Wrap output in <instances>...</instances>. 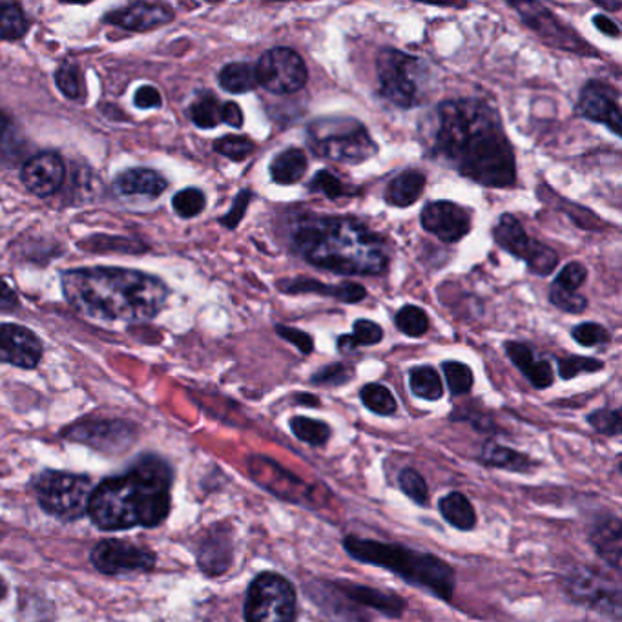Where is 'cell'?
<instances>
[{
  "label": "cell",
  "instance_id": "5b68a950",
  "mask_svg": "<svg viewBox=\"0 0 622 622\" xmlns=\"http://www.w3.org/2000/svg\"><path fill=\"white\" fill-rule=\"evenodd\" d=\"M343 548L362 564L391 571L402 581L426 590L440 601H453L457 582L455 570L433 553L411 550L394 542L360 539L356 535H347L343 539Z\"/></svg>",
  "mask_w": 622,
  "mask_h": 622
},
{
  "label": "cell",
  "instance_id": "9f6ffc18",
  "mask_svg": "<svg viewBox=\"0 0 622 622\" xmlns=\"http://www.w3.org/2000/svg\"><path fill=\"white\" fill-rule=\"evenodd\" d=\"M221 121L225 123V125L232 126V128H241L243 126V110L239 108L238 103H229L223 104L221 106Z\"/></svg>",
  "mask_w": 622,
  "mask_h": 622
},
{
  "label": "cell",
  "instance_id": "c3c4849f",
  "mask_svg": "<svg viewBox=\"0 0 622 622\" xmlns=\"http://www.w3.org/2000/svg\"><path fill=\"white\" fill-rule=\"evenodd\" d=\"M586 278H588V269L579 261H571L560 270L557 280L553 281V287L562 289V291L575 292L586 281Z\"/></svg>",
  "mask_w": 622,
  "mask_h": 622
},
{
  "label": "cell",
  "instance_id": "d590c367",
  "mask_svg": "<svg viewBox=\"0 0 622 622\" xmlns=\"http://www.w3.org/2000/svg\"><path fill=\"white\" fill-rule=\"evenodd\" d=\"M221 106L218 97L210 92H203V94L197 97L196 101L190 106V119L197 128H203V130H210V128H216L221 125Z\"/></svg>",
  "mask_w": 622,
  "mask_h": 622
},
{
  "label": "cell",
  "instance_id": "8d00e7d4",
  "mask_svg": "<svg viewBox=\"0 0 622 622\" xmlns=\"http://www.w3.org/2000/svg\"><path fill=\"white\" fill-rule=\"evenodd\" d=\"M55 84L59 92L70 101H84V77L79 64L73 61H64L55 70Z\"/></svg>",
  "mask_w": 622,
  "mask_h": 622
},
{
  "label": "cell",
  "instance_id": "52a82bcc",
  "mask_svg": "<svg viewBox=\"0 0 622 622\" xmlns=\"http://www.w3.org/2000/svg\"><path fill=\"white\" fill-rule=\"evenodd\" d=\"M307 146L314 156L336 163H365L378 152L367 128L353 117H325L307 128Z\"/></svg>",
  "mask_w": 622,
  "mask_h": 622
},
{
  "label": "cell",
  "instance_id": "9a60e30c",
  "mask_svg": "<svg viewBox=\"0 0 622 622\" xmlns=\"http://www.w3.org/2000/svg\"><path fill=\"white\" fill-rule=\"evenodd\" d=\"M95 570L108 577L150 573L156 568V553L119 539L101 540L90 553Z\"/></svg>",
  "mask_w": 622,
  "mask_h": 622
},
{
  "label": "cell",
  "instance_id": "7bdbcfd3",
  "mask_svg": "<svg viewBox=\"0 0 622 622\" xmlns=\"http://www.w3.org/2000/svg\"><path fill=\"white\" fill-rule=\"evenodd\" d=\"M256 145L249 137L243 135H225L214 143V150L221 156L229 157L230 161H245L254 152Z\"/></svg>",
  "mask_w": 622,
  "mask_h": 622
},
{
  "label": "cell",
  "instance_id": "277c9868",
  "mask_svg": "<svg viewBox=\"0 0 622 622\" xmlns=\"http://www.w3.org/2000/svg\"><path fill=\"white\" fill-rule=\"evenodd\" d=\"M291 245L314 267L343 276H380L389 267L384 236L358 219L301 216L292 225Z\"/></svg>",
  "mask_w": 622,
  "mask_h": 622
},
{
  "label": "cell",
  "instance_id": "f1b7e54d",
  "mask_svg": "<svg viewBox=\"0 0 622 622\" xmlns=\"http://www.w3.org/2000/svg\"><path fill=\"white\" fill-rule=\"evenodd\" d=\"M438 509L447 524L455 529L471 531L477 526V511L473 508L471 500L458 491L440 498Z\"/></svg>",
  "mask_w": 622,
  "mask_h": 622
},
{
  "label": "cell",
  "instance_id": "e575fe53",
  "mask_svg": "<svg viewBox=\"0 0 622 622\" xmlns=\"http://www.w3.org/2000/svg\"><path fill=\"white\" fill-rule=\"evenodd\" d=\"M291 431L294 436L309 444V446L320 447L325 446L331 438V427L327 426L322 420L309 418V416H294L289 422Z\"/></svg>",
  "mask_w": 622,
  "mask_h": 622
},
{
  "label": "cell",
  "instance_id": "4dcf8cb0",
  "mask_svg": "<svg viewBox=\"0 0 622 622\" xmlns=\"http://www.w3.org/2000/svg\"><path fill=\"white\" fill-rule=\"evenodd\" d=\"M219 84L229 94H249L258 88L254 64L230 63L219 72Z\"/></svg>",
  "mask_w": 622,
  "mask_h": 622
},
{
  "label": "cell",
  "instance_id": "7402d4cb",
  "mask_svg": "<svg viewBox=\"0 0 622 622\" xmlns=\"http://www.w3.org/2000/svg\"><path fill=\"white\" fill-rule=\"evenodd\" d=\"M234 559V542L229 524H216L199 544L197 564L208 577L227 573Z\"/></svg>",
  "mask_w": 622,
  "mask_h": 622
},
{
  "label": "cell",
  "instance_id": "6da1fadb",
  "mask_svg": "<svg viewBox=\"0 0 622 622\" xmlns=\"http://www.w3.org/2000/svg\"><path fill=\"white\" fill-rule=\"evenodd\" d=\"M431 154L489 188L517 183V163L497 110L480 99L444 101L431 126Z\"/></svg>",
  "mask_w": 622,
  "mask_h": 622
},
{
  "label": "cell",
  "instance_id": "ac0fdd59",
  "mask_svg": "<svg viewBox=\"0 0 622 622\" xmlns=\"http://www.w3.org/2000/svg\"><path fill=\"white\" fill-rule=\"evenodd\" d=\"M41 338L17 323H0V363L35 369L42 360Z\"/></svg>",
  "mask_w": 622,
  "mask_h": 622
},
{
  "label": "cell",
  "instance_id": "6125c7cd",
  "mask_svg": "<svg viewBox=\"0 0 622 622\" xmlns=\"http://www.w3.org/2000/svg\"><path fill=\"white\" fill-rule=\"evenodd\" d=\"M6 595H8V582L0 577V601L6 599Z\"/></svg>",
  "mask_w": 622,
  "mask_h": 622
},
{
  "label": "cell",
  "instance_id": "3957f363",
  "mask_svg": "<svg viewBox=\"0 0 622 622\" xmlns=\"http://www.w3.org/2000/svg\"><path fill=\"white\" fill-rule=\"evenodd\" d=\"M174 469L159 455H141L119 477L106 478L92 491L88 515L103 531L156 528L172 508Z\"/></svg>",
  "mask_w": 622,
  "mask_h": 622
},
{
  "label": "cell",
  "instance_id": "d6986e66",
  "mask_svg": "<svg viewBox=\"0 0 622 622\" xmlns=\"http://www.w3.org/2000/svg\"><path fill=\"white\" fill-rule=\"evenodd\" d=\"M176 19V13L163 2H135L125 8L110 11L103 17L104 24L117 26L126 32L145 33L166 26Z\"/></svg>",
  "mask_w": 622,
  "mask_h": 622
},
{
  "label": "cell",
  "instance_id": "f5cc1de1",
  "mask_svg": "<svg viewBox=\"0 0 622 622\" xmlns=\"http://www.w3.org/2000/svg\"><path fill=\"white\" fill-rule=\"evenodd\" d=\"M276 332L285 342L292 343L301 354H311L314 351V340L307 332L300 331L296 327H289V325H276Z\"/></svg>",
  "mask_w": 622,
  "mask_h": 622
},
{
  "label": "cell",
  "instance_id": "680465c9",
  "mask_svg": "<svg viewBox=\"0 0 622 622\" xmlns=\"http://www.w3.org/2000/svg\"><path fill=\"white\" fill-rule=\"evenodd\" d=\"M15 139V126L11 123L10 117L0 110V150L10 145Z\"/></svg>",
  "mask_w": 622,
  "mask_h": 622
},
{
  "label": "cell",
  "instance_id": "f546056e",
  "mask_svg": "<svg viewBox=\"0 0 622 622\" xmlns=\"http://www.w3.org/2000/svg\"><path fill=\"white\" fill-rule=\"evenodd\" d=\"M480 460L486 466L506 469V471H513V473H528L535 467V462L531 458L511 449V447L500 446L497 442H488L486 446L482 447Z\"/></svg>",
  "mask_w": 622,
  "mask_h": 622
},
{
  "label": "cell",
  "instance_id": "484cf974",
  "mask_svg": "<svg viewBox=\"0 0 622 622\" xmlns=\"http://www.w3.org/2000/svg\"><path fill=\"white\" fill-rule=\"evenodd\" d=\"M506 354L513 365L529 380V384L537 389H546L553 384V369L550 362L535 360L533 351L528 345L519 342H508L504 345Z\"/></svg>",
  "mask_w": 622,
  "mask_h": 622
},
{
  "label": "cell",
  "instance_id": "bcb514c9",
  "mask_svg": "<svg viewBox=\"0 0 622 622\" xmlns=\"http://www.w3.org/2000/svg\"><path fill=\"white\" fill-rule=\"evenodd\" d=\"M353 367L347 363H329L322 367L316 374H312L311 382L316 385H338L347 384L353 378Z\"/></svg>",
  "mask_w": 622,
  "mask_h": 622
},
{
  "label": "cell",
  "instance_id": "be15d7a7",
  "mask_svg": "<svg viewBox=\"0 0 622 622\" xmlns=\"http://www.w3.org/2000/svg\"><path fill=\"white\" fill-rule=\"evenodd\" d=\"M0 539H2V535H0Z\"/></svg>",
  "mask_w": 622,
  "mask_h": 622
},
{
  "label": "cell",
  "instance_id": "681fc988",
  "mask_svg": "<svg viewBox=\"0 0 622 622\" xmlns=\"http://www.w3.org/2000/svg\"><path fill=\"white\" fill-rule=\"evenodd\" d=\"M550 301L557 309L568 314H581L588 307V300L579 292L562 291L553 285L550 289Z\"/></svg>",
  "mask_w": 622,
  "mask_h": 622
},
{
  "label": "cell",
  "instance_id": "4fadbf2b",
  "mask_svg": "<svg viewBox=\"0 0 622 622\" xmlns=\"http://www.w3.org/2000/svg\"><path fill=\"white\" fill-rule=\"evenodd\" d=\"M258 86L276 95L300 92L309 81V72L300 53L291 48H272L254 64Z\"/></svg>",
  "mask_w": 622,
  "mask_h": 622
},
{
  "label": "cell",
  "instance_id": "94428289",
  "mask_svg": "<svg viewBox=\"0 0 622 622\" xmlns=\"http://www.w3.org/2000/svg\"><path fill=\"white\" fill-rule=\"evenodd\" d=\"M597 6H601V8L608 11L621 10V2H606V0H597Z\"/></svg>",
  "mask_w": 622,
  "mask_h": 622
},
{
  "label": "cell",
  "instance_id": "6f0895ef",
  "mask_svg": "<svg viewBox=\"0 0 622 622\" xmlns=\"http://www.w3.org/2000/svg\"><path fill=\"white\" fill-rule=\"evenodd\" d=\"M593 24H595V28H597L599 32L608 35V37H619V35H621L619 26H617L608 15H604V13L595 15V17H593Z\"/></svg>",
  "mask_w": 622,
  "mask_h": 622
},
{
  "label": "cell",
  "instance_id": "5bb4252c",
  "mask_svg": "<svg viewBox=\"0 0 622 622\" xmlns=\"http://www.w3.org/2000/svg\"><path fill=\"white\" fill-rule=\"evenodd\" d=\"M70 442L84 444L106 457L123 455L137 440V427L126 420H83L64 429Z\"/></svg>",
  "mask_w": 622,
  "mask_h": 622
},
{
  "label": "cell",
  "instance_id": "91938a15",
  "mask_svg": "<svg viewBox=\"0 0 622 622\" xmlns=\"http://www.w3.org/2000/svg\"><path fill=\"white\" fill-rule=\"evenodd\" d=\"M296 404L309 405V407H318V405H320V398L309 393L296 394Z\"/></svg>",
  "mask_w": 622,
  "mask_h": 622
},
{
  "label": "cell",
  "instance_id": "ffe728a7",
  "mask_svg": "<svg viewBox=\"0 0 622 622\" xmlns=\"http://www.w3.org/2000/svg\"><path fill=\"white\" fill-rule=\"evenodd\" d=\"M66 166L55 152H39L30 157L21 170V181L33 196L50 197L64 185Z\"/></svg>",
  "mask_w": 622,
  "mask_h": 622
},
{
  "label": "cell",
  "instance_id": "7c38bea8",
  "mask_svg": "<svg viewBox=\"0 0 622 622\" xmlns=\"http://www.w3.org/2000/svg\"><path fill=\"white\" fill-rule=\"evenodd\" d=\"M493 238L511 256L526 261L528 269L537 276H550L559 265V254L537 239L529 238L519 219L511 214L500 216Z\"/></svg>",
  "mask_w": 622,
  "mask_h": 622
},
{
  "label": "cell",
  "instance_id": "603a6c76",
  "mask_svg": "<svg viewBox=\"0 0 622 622\" xmlns=\"http://www.w3.org/2000/svg\"><path fill=\"white\" fill-rule=\"evenodd\" d=\"M588 539L593 550L597 551V555L608 566H612L615 571H621L622 524L617 515L602 513L591 520Z\"/></svg>",
  "mask_w": 622,
  "mask_h": 622
},
{
  "label": "cell",
  "instance_id": "e0dca14e",
  "mask_svg": "<svg viewBox=\"0 0 622 622\" xmlns=\"http://www.w3.org/2000/svg\"><path fill=\"white\" fill-rule=\"evenodd\" d=\"M577 114L608 126L613 134H622V114L619 106V94L610 84L602 81H590L584 84L577 103Z\"/></svg>",
  "mask_w": 622,
  "mask_h": 622
},
{
  "label": "cell",
  "instance_id": "d6a6232c",
  "mask_svg": "<svg viewBox=\"0 0 622 622\" xmlns=\"http://www.w3.org/2000/svg\"><path fill=\"white\" fill-rule=\"evenodd\" d=\"M409 385L415 396L427 402H436L444 396L442 378L431 365H420V367L411 369Z\"/></svg>",
  "mask_w": 622,
  "mask_h": 622
},
{
  "label": "cell",
  "instance_id": "44dd1931",
  "mask_svg": "<svg viewBox=\"0 0 622 622\" xmlns=\"http://www.w3.org/2000/svg\"><path fill=\"white\" fill-rule=\"evenodd\" d=\"M422 227L446 243H457L471 230L466 208L451 201H431L422 210Z\"/></svg>",
  "mask_w": 622,
  "mask_h": 622
},
{
  "label": "cell",
  "instance_id": "b9f144b4",
  "mask_svg": "<svg viewBox=\"0 0 622 622\" xmlns=\"http://www.w3.org/2000/svg\"><path fill=\"white\" fill-rule=\"evenodd\" d=\"M398 486L402 489L405 497L411 498L418 506L426 508L427 504H429L427 482L413 467H407L398 475Z\"/></svg>",
  "mask_w": 622,
  "mask_h": 622
},
{
  "label": "cell",
  "instance_id": "1f68e13d",
  "mask_svg": "<svg viewBox=\"0 0 622 622\" xmlns=\"http://www.w3.org/2000/svg\"><path fill=\"white\" fill-rule=\"evenodd\" d=\"M30 30V21L17 2H0V41H21Z\"/></svg>",
  "mask_w": 622,
  "mask_h": 622
},
{
  "label": "cell",
  "instance_id": "d4e9b609",
  "mask_svg": "<svg viewBox=\"0 0 622 622\" xmlns=\"http://www.w3.org/2000/svg\"><path fill=\"white\" fill-rule=\"evenodd\" d=\"M114 188L121 196L156 199L168 188V181L152 168H128L115 177Z\"/></svg>",
  "mask_w": 622,
  "mask_h": 622
},
{
  "label": "cell",
  "instance_id": "ab89813d",
  "mask_svg": "<svg viewBox=\"0 0 622 622\" xmlns=\"http://www.w3.org/2000/svg\"><path fill=\"white\" fill-rule=\"evenodd\" d=\"M172 205H174V210H176L179 218L192 219L205 210L207 197L199 188H183L177 192L176 196L172 197Z\"/></svg>",
  "mask_w": 622,
  "mask_h": 622
},
{
  "label": "cell",
  "instance_id": "30bf717a",
  "mask_svg": "<svg viewBox=\"0 0 622 622\" xmlns=\"http://www.w3.org/2000/svg\"><path fill=\"white\" fill-rule=\"evenodd\" d=\"M422 63L407 53L385 48L376 57L380 95L398 108H413L420 101Z\"/></svg>",
  "mask_w": 622,
  "mask_h": 622
},
{
  "label": "cell",
  "instance_id": "60d3db41",
  "mask_svg": "<svg viewBox=\"0 0 622 622\" xmlns=\"http://www.w3.org/2000/svg\"><path fill=\"white\" fill-rule=\"evenodd\" d=\"M442 371L446 374L447 387L453 396H462L473 389V371L466 363L451 362L442 363Z\"/></svg>",
  "mask_w": 622,
  "mask_h": 622
},
{
  "label": "cell",
  "instance_id": "8992f818",
  "mask_svg": "<svg viewBox=\"0 0 622 622\" xmlns=\"http://www.w3.org/2000/svg\"><path fill=\"white\" fill-rule=\"evenodd\" d=\"M314 591L316 595H311L312 599L334 622H369L367 612L400 619L407 608L405 599L393 591L376 590L351 581L314 582Z\"/></svg>",
  "mask_w": 622,
  "mask_h": 622
},
{
  "label": "cell",
  "instance_id": "816d5d0a",
  "mask_svg": "<svg viewBox=\"0 0 622 622\" xmlns=\"http://www.w3.org/2000/svg\"><path fill=\"white\" fill-rule=\"evenodd\" d=\"M252 197H254V194H252V190H249V188L239 190L238 196L234 199V205H232V208L223 218L219 219V223L229 230L238 229L241 219L245 218V214H247V208H249Z\"/></svg>",
  "mask_w": 622,
  "mask_h": 622
},
{
  "label": "cell",
  "instance_id": "ee69618b",
  "mask_svg": "<svg viewBox=\"0 0 622 622\" xmlns=\"http://www.w3.org/2000/svg\"><path fill=\"white\" fill-rule=\"evenodd\" d=\"M602 367L604 363L601 360L586 356H568L559 360V374L562 380H573L579 374L597 373L602 371Z\"/></svg>",
  "mask_w": 622,
  "mask_h": 622
},
{
  "label": "cell",
  "instance_id": "7dc6e473",
  "mask_svg": "<svg viewBox=\"0 0 622 622\" xmlns=\"http://www.w3.org/2000/svg\"><path fill=\"white\" fill-rule=\"evenodd\" d=\"M590 424L597 433L617 436L621 433V411L619 409H599L588 415Z\"/></svg>",
  "mask_w": 622,
  "mask_h": 622
},
{
  "label": "cell",
  "instance_id": "8fae6325",
  "mask_svg": "<svg viewBox=\"0 0 622 622\" xmlns=\"http://www.w3.org/2000/svg\"><path fill=\"white\" fill-rule=\"evenodd\" d=\"M564 591L577 604L593 608L615 621L621 619V582L606 571L591 566L573 568L564 577Z\"/></svg>",
  "mask_w": 622,
  "mask_h": 622
},
{
  "label": "cell",
  "instance_id": "cb8c5ba5",
  "mask_svg": "<svg viewBox=\"0 0 622 622\" xmlns=\"http://www.w3.org/2000/svg\"><path fill=\"white\" fill-rule=\"evenodd\" d=\"M278 287L283 294H320V296H329L343 303H360L367 298L365 287L354 281H345L340 285H327L322 281L303 276V278L280 280Z\"/></svg>",
  "mask_w": 622,
  "mask_h": 622
},
{
  "label": "cell",
  "instance_id": "db71d44e",
  "mask_svg": "<svg viewBox=\"0 0 622 622\" xmlns=\"http://www.w3.org/2000/svg\"><path fill=\"white\" fill-rule=\"evenodd\" d=\"M134 104L141 110H152V108H161L163 104V97L159 94L156 86H150L145 84L141 88H137V92L134 95Z\"/></svg>",
  "mask_w": 622,
  "mask_h": 622
},
{
  "label": "cell",
  "instance_id": "f35d334b",
  "mask_svg": "<svg viewBox=\"0 0 622 622\" xmlns=\"http://www.w3.org/2000/svg\"><path fill=\"white\" fill-rule=\"evenodd\" d=\"M394 323L398 331L404 332L405 336H411V338H420L429 331V318H427L426 311L416 305L402 307L396 312Z\"/></svg>",
  "mask_w": 622,
  "mask_h": 622
},
{
  "label": "cell",
  "instance_id": "2e32d148",
  "mask_svg": "<svg viewBox=\"0 0 622 622\" xmlns=\"http://www.w3.org/2000/svg\"><path fill=\"white\" fill-rule=\"evenodd\" d=\"M511 8L519 11L520 17L528 24L533 32L539 33L544 42L550 46H557L568 52L579 53V55H597L595 50H591L588 42L582 41L581 37L571 28H566L560 24L555 15L550 10H546L542 4L533 2H520V4H509Z\"/></svg>",
  "mask_w": 622,
  "mask_h": 622
},
{
  "label": "cell",
  "instance_id": "836d02e7",
  "mask_svg": "<svg viewBox=\"0 0 622 622\" xmlns=\"http://www.w3.org/2000/svg\"><path fill=\"white\" fill-rule=\"evenodd\" d=\"M384 340V329L371 320H356L353 334H343L338 338V349L351 353L356 347H369Z\"/></svg>",
  "mask_w": 622,
  "mask_h": 622
},
{
  "label": "cell",
  "instance_id": "ba28073f",
  "mask_svg": "<svg viewBox=\"0 0 622 622\" xmlns=\"http://www.w3.org/2000/svg\"><path fill=\"white\" fill-rule=\"evenodd\" d=\"M32 486L39 506L55 519L72 522L88 515L94 491L90 477L46 469L33 478Z\"/></svg>",
  "mask_w": 622,
  "mask_h": 622
},
{
  "label": "cell",
  "instance_id": "83f0119b",
  "mask_svg": "<svg viewBox=\"0 0 622 622\" xmlns=\"http://www.w3.org/2000/svg\"><path fill=\"white\" fill-rule=\"evenodd\" d=\"M309 161L300 148H289L272 159L270 177L278 185H294L307 174Z\"/></svg>",
  "mask_w": 622,
  "mask_h": 622
},
{
  "label": "cell",
  "instance_id": "11a10c76",
  "mask_svg": "<svg viewBox=\"0 0 622 622\" xmlns=\"http://www.w3.org/2000/svg\"><path fill=\"white\" fill-rule=\"evenodd\" d=\"M21 300L17 291L10 287V283L0 278V312H11L19 309Z\"/></svg>",
  "mask_w": 622,
  "mask_h": 622
},
{
  "label": "cell",
  "instance_id": "74e56055",
  "mask_svg": "<svg viewBox=\"0 0 622 622\" xmlns=\"http://www.w3.org/2000/svg\"><path fill=\"white\" fill-rule=\"evenodd\" d=\"M360 398L363 405L373 411L374 415L391 416L398 409L394 394L382 384L363 385Z\"/></svg>",
  "mask_w": 622,
  "mask_h": 622
},
{
  "label": "cell",
  "instance_id": "9c48e42d",
  "mask_svg": "<svg viewBox=\"0 0 622 622\" xmlns=\"http://www.w3.org/2000/svg\"><path fill=\"white\" fill-rule=\"evenodd\" d=\"M298 595L287 577L263 571L250 582L245 599L247 622H296Z\"/></svg>",
  "mask_w": 622,
  "mask_h": 622
},
{
  "label": "cell",
  "instance_id": "7a4b0ae2",
  "mask_svg": "<svg viewBox=\"0 0 622 622\" xmlns=\"http://www.w3.org/2000/svg\"><path fill=\"white\" fill-rule=\"evenodd\" d=\"M61 287L73 311L95 322H150L170 296L165 281L121 267L64 270Z\"/></svg>",
  "mask_w": 622,
  "mask_h": 622
},
{
  "label": "cell",
  "instance_id": "f907efd6",
  "mask_svg": "<svg viewBox=\"0 0 622 622\" xmlns=\"http://www.w3.org/2000/svg\"><path fill=\"white\" fill-rule=\"evenodd\" d=\"M309 188L314 190V192H320V194L329 197V199H338V197H343L347 194L345 185L329 170H320L312 179Z\"/></svg>",
  "mask_w": 622,
  "mask_h": 622
},
{
  "label": "cell",
  "instance_id": "4316f807",
  "mask_svg": "<svg viewBox=\"0 0 622 622\" xmlns=\"http://www.w3.org/2000/svg\"><path fill=\"white\" fill-rule=\"evenodd\" d=\"M426 188V176L418 170H405L394 177L385 190L387 205L405 208L415 205Z\"/></svg>",
  "mask_w": 622,
  "mask_h": 622
},
{
  "label": "cell",
  "instance_id": "f6af8a7d",
  "mask_svg": "<svg viewBox=\"0 0 622 622\" xmlns=\"http://www.w3.org/2000/svg\"><path fill=\"white\" fill-rule=\"evenodd\" d=\"M571 336L575 342L581 343L584 347H599L610 342V332L606 327H602L601 323H581L573 327Z\"/></svg>",
  "mask_w": 622,
  "mask_h": 622
}]
</instances>
